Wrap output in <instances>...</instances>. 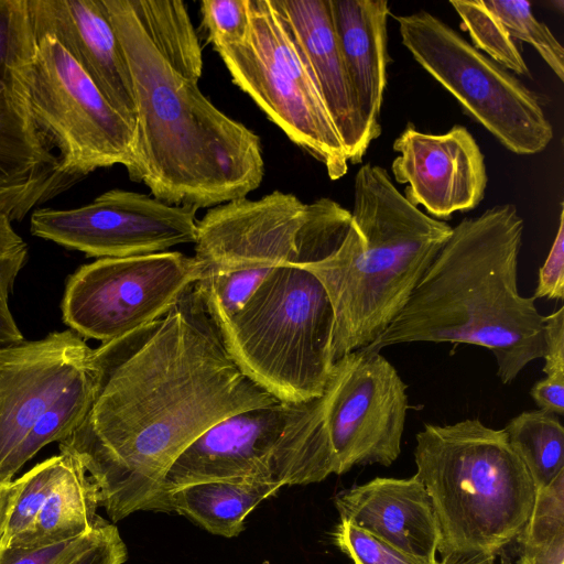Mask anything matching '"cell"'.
Segmentation results:
<instances>
[{
  "label": "cell",
  "instance_id": "6da1fadb",
  "mask_svg": "<svg viewBox=\"0 0 564 564\" xmlns=\"http://www.w3.org/2000/svg\"><path fill=\"white\" fill-rule=\"evenodd\" d=\"M95 352L97 397L58 447L95 481L113 522L158 511L169 469L212 425L278 402L237 366L197 282L163 316Z\"/></svg>",
  "mask_w": 564,
  "mask_h": 564
},
{
  "label": "cell",
  "instance_id": "7a4b0ae2",
  "mask_svg": "<svg viewBox=\"0 0 564 564\" xmlns=\"http://www.w3.org/2000/svg\"><path fill=\"white\" fill-rule=\"evenodd\" d=\"M130 67L137 106L129 178L196 209L247 197L264 175L258 134L200 90L202 47L181 0H102Z\"/></svg>",
  "mask_w": 564,
  "mask_h": 564
},
{
  "label": "cell",
  "instance_id": "3957f363",
  "mask_svg": "<svg viewBox=\"0 0 564 564\" xmlns=\"http://www.w3.org/2000/svg\"><path fill=\"white\" fill-rule=\"evenodd\" d=\"M524 223L499 204L453 227L409 301L364 349L403 343L471 344L490 350L510 383L544 355V316L518 290Z\"/></svg>",
  "mask_w": 564,
  "mask_h": 564
},
{
  "label": "cell",
  "instance_id": "277c9868",
  "mask_svg": "<svg viewBox=\"0 0 564 564\" xmlns=\"http://www.w3.org/2000/svg\"><path fill=\"white\" fill-rule=\"evenodd\" d=\"M350 214L340 243L301 267L319 280L333 306L334 362L388 327L453 230L411 204L388 172L371 163L356 173Z\"/></svg>",
  "mask_w": 564,
  "mask_h": 564
},
{
  "label": "cell",
  "instance_id": "5b68a950",
  "mask_svg": "<svg viewBox=\"0 0 564 564\" xmlns=\"http://www.w3.org/2000/svg\"><path fill=\"white\" fill-rule=\"evenodd\" d=\"M414 459L438 525L440 563L491 564L520 533L536 492L505 430L478 419L426 423Z\"/></svg>",
  "mask_w": 564,
  "mask_h": 564
},
{
  "label": "cell",
  "instance_id": "8992f818",
  "mask_svg": "<svg viewBox=\"0 0 564 564\" xmlns=\"http://www.w3.org/2000/svg\"><path fill=\"white\" fill-rule=\"evenodd\" d=\"M240 370L275 400L318 397L334 360V311L319 280L297 267L273 268L236 315L214 319Z\"/></svg>",
  "mask_w": 564,
  "mask_h": 564
},
{
  "label": "cell",
  "instance_id": "52a82bcc",
  "mask_svg": "<svg viewBox=\"0 0 564 564\" xmlns=\"http://www.w3.org/2000/svg\"><path fill=\"white\" fill-rule=\"evenodd\" d=\"M98 387L95 349L72 329L0 346V482L72 435Z\"/></svg>",
  "mask_w": 564,
  "mask_h": 564
},
{
  "label": "cell",
  "instance_id": "ba28073f",
  "mask_svg": "<svg viewBox=\"0 0 564 564\" xmlns=\"http://www.w3.org/2000/svg\"><path fill=\"white\" fill-rule=\"evenodd\" d=\"M330 474L306 401H278L231 414L195 438L169 469L158 511L169 492L195 482L249 478L283 487L319 482Z\"/></svg>",
  "mask_w": 564,
  "mask_h": 564
},
{
  "label": "cell",
  "instance_id": "9c48e42d",
  "mask_svg": "<svg viewBox=\"0 0 564 564\" xmlns=\"http://www.w3.org/2000/svg\"><path fill=\"white\" fill-rule=\"evenodd\" d=\"M350 212L330 198L303 203L274 191L237 198L197 220L194 258L203 275L254 268L297 267L327 257L343 240Z\"/></svg>",
  "mask_w": 564,
  "mask_h": 564
},
{
  "label": "cell",
  "instance_id": "30bf717a",
  "mask_svg": "<svg viewBox=\"0 0 564 564\" xmlns=\"http://www.w3.org/2000/svg\"><path fill=\"white\" fill-rule=\"evenodd\" d=\"M250 29L240 43L215 48L232 83L285 135L322 163L330 180L348 161L315 80L272 0H249Z\"/></svg>",
  "mask_w": 564,
  "mask_h": 564
},
{
  "label": "cell",
  "instance_id": "8fae6325",
  "mask_svg": "<svg viewBox=\"0 0 564 564\" xmlns=\"http://www.w3.org/2000/svg\"><path fill=\"white\" fill-rule=\"evenodd\" d=\"M414 61L507 150L530 155L552 141L553 127L538 96L436 15L394 17Z\"/></svg>",
  "mask_w": 564,
  "mask_h": 564
},
{
  "label": "cell",
  "instance_id": "7c38bea8",
  "mask_svg": "<svg viewBox=\"0 0 564 564\" xmlns=\"http://www.w3.org/2000/svg\"><path fill=\"white\" fill-rule=\"evenodd\" d=\"M29 91L36 124L54 147L70 185L97 169H133L135 129L51 34L33 31Z\"/></svg>",
  "mask_w": 564,
  "mask_h": 564
},
{
  "label": "cell",
  "instance_id": "4fadbf2b",
  "mask_svg": "<svg viewBox=\"0 0 564 564\" xmlns=\"http://www.w3.org/2000/svg\"><path fill=\"white\" fill-rule=\"evenodd\" d=\"M306 403L313 436L334 474L390 466L399 457L406 384L380 351L361 348L337 359L323 392Z\"/></svg>",
  "mask_w": 564,
  "mask_h": 564
},
{
  "label": "cell",
  "instance_id": "5bb4252c",
  "mask_svg": "<svg viewBox=\"0 0 564 564\" xmlns=\"http://www.w3.org/2000/svg\"><path fill=\"white\" fill-rule=\"evenodd\" d=\"M203 272L177 251L98 259L67 279L63 321L83 338L108 343L163 316Z\"/></svg>",
  "mask_w": 564,
  "mask_h": 564
},
{
  "label": "cell",
  "instance_id": "9a60e30c",
  "mask_svg": "<svg viewBox=\"0 0 564 564\" xmlns=\"http://www.w3.org/2000/svg\"><path fill=\"white\" fill-rule=\"evenodd\" d=\"M33 31L26 0H0V213L21 221L72 185L30 104Z\"/></svg>",
  "mask_w": 564,
  "mask_h": 564
},
{
  "label": "cell",
  "instance_id": "2e32d148",
  "mask_svg": "<svg viewBox=\"0 0 564 564\" xmlns=\"http://www.w3.org/2000/svg\"><path fill=\"white\" fill-rule=\"evenodd\" d=\"M196 212L115 188L77 208L34 209L31 234L98 259L143 256L194 243Z\"/></svg>",
  "mask_w": 564,
  "mask_h": 564
},
{
  "label": "cell",
  "instance_id": "e0dca14e",
  "mask_svg": "<svg viewBox=\"0 0 564 564\" xmlns=\"http://www.w3.org/2000/svg\"><path fill=\"white\" fill-rule=\"evenodd\" d=\"M399 155L391 164L394 180L406 184L405 198L436 218L477 207L488 176L485 156L463 126L433 134L409 124L393 142Z\"/></svg>",
  "mask_w": 564,
  "mask_h": 564
},
{
  "label": "cell",
  "instance_id": "ac0fdd59",
  "mask_svg": "<svg viewBox=\"0 0 564 564\" xmlns=\"http://www.w3.org/2000/svg\"><path fill=\"white\" fill-rule=\"evenodd\" d=\"M32 30L53 35L134 129L130 67L102 0H26Z\"/></svg>",
  "mask_w": 564,
  "mask_h": 564
},
{
  "label": "cell",
  "instance_id": "d6986e66",
  "mask_svg": "<svg viewBox=\"0 0 564 564\" xmlns=\"http://www.w3.org/2000/svg\"><path fill=\"white\" fill-rule=\"evenodd\" d=\"M315 80L347 161L361 162L370 141L357 113L329 0H272Z\"/></svg>",
  "mask_w": 564,
  "mask_h": 564
},
{
  "label": "cell",
  "instance_id": "ffe728a7",
  "mask_svg": "<svg viewBox=\"0 0 564 564\" xmlns=\"http://www.w3.org/2000/svg\"><path fill=\"white\" fill-rule=\"evenodd\" d=\"M340 521L351 523L413 556L436 562L438 525L431 498L414 475L375 478L335 497Z\"/></svg>",
  "mask_w": 564,
  "mask_h": 564
},
{
  "label": "cell",
  "instance_id": "44dd1931",
  "mask_svg": "<svg viewBox=\"0 0 564 564\" xmlns=\"http://www.w3.org/2000/svg\"><path fill=\"white\" fill-rule=\"evenodd\" d=\"M354 104L370 142L381 134L387 87L388 19L386 0H329Z\"/></svg>",
  "mask_w": 564,
  "mask_h": 564
},
{
  "label": "cell",
  "instance_id": "7402d4cb",
  "mask_svg": "<svg viewBox=\"0 0 564 564\" xmlns=\"http://www.w3.org/2000/svg\"><path fill=\"white\" fill-rule=\"evenodd\" d=\"M64 456L57 480L32 525L7 546L40 547L75 540L106 521L97 513V485L76 458Z\"/></svg>",
  "mask_w": 564,
  "mask_h": 564
},
{
  "label": "cell",
  "instance_id": "603a6c76",
  "mask_svg": "<svg viewBox=\"0 0 564 564\" xmlns=\"http://www.w3.org/2000/svg\"><path fill=\"white\" fill-rule=\"evenodd\" d=\"M280 488L249 478L200 481L169 492L161 511L176 512L213 534L234 538L243 530L247 516Z\"/></svg>",
  "mask_w": 564,
  "mask_h": 564
},
{
  "label": "cell",
  "instance_id": "cb8c5ba5",
  "mask_svg": "<svg viewBox=\"0 0 564 564\" xmlns=\"http://www.w3.org/2000/svg\"><path fill=\"white\" fill-rule=\"evenodd\" d=\"M503 430L535 490L549 486L564 471V427L557 415L542 410L524 411Z\"/></svg>",
  "mask_w": 564,
  "mask_h": 564
},
{
  "label": "cell",
  "instance_id": "d4e9b609",
  "mask_svg": "<svg viewBox=\"0 0 564 564\" xmlns=\"http://www.w3.org/2000/svg\"><path fill=\"white\" fill-rule=\"evenodd\" d=\"M517 564H564V471L536 490L531 513L516 538Z\"/></svg>",
  "mask_w": 564,
  "mask_h": 564
},
{
  "label": "cell",
  "instance_id": "484cf974",
  "mask_svg": "<svg viewBox=\"0 0 564 564\" xmlns=\"http://www.w3.org/2000/svg\"><path fill=\"white\" fill-rule=\"evenodd\" d=\"M473 45L511 73L529 76V67L514 41L485 0H452Z\"/></svg>",
  "mask_w": 564,
  "mask_h": 564
},
{
  "label": "cell",
  "instance_id": "4316f807",
  "mask_svg": "<svg viewBox=\"0 0 564 564\" xmlns=\"http://www.w3.org/2000/svg\"><path fill=\"white\" fill-rule=\"evenodd\" d=\"M485 2L510 37L530 44L563 82L564 48L549 26L533 15L530 2L524 0H485Z\"/></svg>",
  "mask_w": 564,
  "mask_h": 564
},
{
  "label": "cell",
  "instance_id": "83f0119b",
  "mask_svg": "<svg viewBox=\"0 0 564 564\" xmlns=\"http://www.w3.org/2000/svg\"><path fill=\"white\" fill-rule=\"evenodd\" d=\"M271 270L254 268L205 273L197 284L213 318L226 319L236 315Z\"/></svg>",
  "mask_w": 564,
  "mask_h": 564
},
{
  "label": "cell",
  "instance_id": "f1b7e54d",
  "mask_svg": "<svg viewBox=\"0 0 564 564\" xmlns=\"http://www.w3.org/2000/svg\"><path fill=\"white\" fill-rule=\"evenodd\" d=\"M65 456L58 454L35 465L24 474V484L10 512L0 546L9 545L32 525L36 514L53 489Z\"/></svg>",
  "mask_w": 564,
  "mask_h": 564
},
{
  "label": "cell",
  "instance_id": "f546056e",
  "mask_svg": "<svg viewBox=\"0 0 564 564\" xmlns=\"http://www.w3.org/2000/svg\"><path fill=\"white\" fill-rule=\"evenodd\" d=\"M28 256V243L9 217L0 213V346L24 339L10 308V295Z\"/></svg>",
  "mask_w": 564,
  "mask_h": 564
},
{
  "label": "cell",
  "instance_id": "4dcf8cb0",
  "mask_svg": "<svg viewBox=\"0 0 564 564\" xmlns=\"http://www.w3.org/2000/svg\"><path fill=\"white\" fill-rule=\"evenodd\" d=\"M334 541L354 564H441L408 554L346 521L337 525Z\"/></svg>",
  "mask_w": 564,
  "mask_h": 564
},
{
  "label": "cell",
  "instance_id": "1f68e13d",
  "mask_svg": "<svg viewBox=\"0 0 564 564\" xmlns=\"http://www.w3.org/2000/svg\"><path fill=\"white\" fill-rule=\"evenodd\" d=\"M200 14L214 48L240 43L249 33V0H204Z\"/></svg>",
  "mask_w": 564,
  "mask_h": 564
},
{
  "label": "cell",
  "instance_id": "d6a6232c",
  "mask_svg": "<svg viewBox=\"0 0 564 564\" xmlns=\"http://www.w3.org/2000/svg\"><path fill=\"white\" fill-rule=\"evenodd\" d=\"M101 524L82 538L46 546H0V564H69L93 542Z\"/></svg>",
  "mask_w": 564,
  "mask_h": 564
},
{
  "label": "cell",
  "instance_id": "836d02e7",
  "mask_svg": "<svg viewBox=\"0 0 564 564\" xmlns=\"http://www.w3.org/2000/svg\"><path fill=\"white\" fill-rule=\"evenodd\" d=\"M534 299L563 300L564 297V209L561 205L558 228L550 252L539 270Z\"/></svg>",
  "mask_w": 564,
  "mask_h": 564
},
{
  "label": "cell",
  "instance_id": "e575fe53",
  "mask_svg": "<svg viewBox=\"0 0 564 564\" xmlns=\"http://www.w3.org/2000/svg\"><path fill=\"white\" fill-rule=\"evenodd\" d=\"M128 553L117 527L102 523L93 542L69 564H123Z\"/></svg>",
  "mask_w": 564,
  "mask_h": 564
},
{
  "label": "cell",
  "instance_id": "d590c367",
  "mask_svg": "<svg viewBox=\"0 0 564 564\" xmlns=\"http://www.w3.org/2000/svg\"><path fill=\"white\" fill-rule=\"evenodd\" d=\"M543 372L546 376L564 375V307L544 316Z\"/></svg>",
  "mask_w": 564,
  "mask_h": 564
},
{
  "label": "cell",
  "instance_id": "8d00e7d4",
  "mask_svg": "<svg viewBox=\"0 0 564 564\" xmlns=\"http://www.w3.org/2000/svg\"><path fill=\"white\" fill-rule=\"evenodd\" d=\"M530 394L539 410L564 414V375L545 376L534 383Z\"/></svg>",
  "mask_w": 564,
  "mask_h": 564
},
{
  "label": "cell",
  "instance_id": "74e56055",
  "mask_svg": "<svg viewBox=\"0 0 564 564\" xmlns=\"http://www.w3.org/2000/svg\"><path fill=\"white\" fill-rule=\"evenodd\" d=\"M24 484V475L15 480L0 482V540L4 533L10 512Z\"/></svg>",
  "mask_w": 564,
  "mask_h": 564
}]
</instances>
